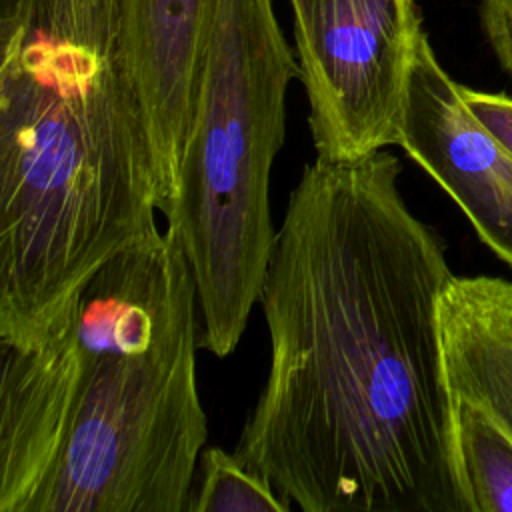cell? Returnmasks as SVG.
<instances>
[{"label":"cell","mask_w":512,"mask_h":512,"mask_svg":"<svg viewBox=\"0 0 512 512\" xmlns=\"http://www.w3.org/2000/svg\"><path fill=\"white\" fill-rule=\"evenodd\" d=\"M382 150L308 164L258 302L270 368L236 456L304 512H470L454 446L442 238Z\"/></svg>","instance_id":"6da1fadb"},{"label":"cell","mask_w":512,"mask_h":512,"mask_svg":"<svg viewBox=\"0 0 512 512\" xmlns=\"http://www.w3.org/2000/svg\"><path fill=\"white\" fill-rule=\"evenodd\" d=\"M196 280L172 230L90 272L2 344L0 512H182L208 422Z\"/></svg>","instance_id":"7a4b0ae2"},{"label":"cell","mask_w":512,"mask_h":512,"mask_svg":"<svg viewBox=\"0 0 512 512\" xmlns=\"http://www.w3.org/2000/svg\"><path fill=\"white\" fill-rule=\"evenodd\" d=\"M158 172L122 0H10L0 64V346L158 230Z\"/></svg>","instance_id":"3957f363"},{"label":"cell","mask_w":512,"mask_h":512,"mask_svg":"<svg viewBox=\"0 0 512 512\" xmlns=\"http://www.w3.org/2000/svg\"><path fill=\"white\" fill-rule=\"evenodd\" d=\"M296 76L274 0H216L178 194L164 218L196 280L200 348L218 358L240 342L268 268L270 172Z\"/></svg>","instance_id":"277c9868"},{"label":"cell","mask_w":512,"mask_h":512,"mask_svg":"<svg viewBox=\"0 0 512 512\" xmlns=\"http://www.w3.org/2000/svg\"><path fill=\"white\" fill-rule=\"evenodd\" d=\"M316 156L396 144L424 34L414 0H290Z\"/></svg>","instance_id":"5b68a950"},{"label":"cell","mask_w":512,"mask_h":512,"mask_svg":"<svg viewBox=\"0 0 512 512\" xmlns=\"http://www.w3.org/2000/svg\"><path fill=\"white\" fill-rule=\"evenodd\" d=\"M396 144L458 204L480 240L512 266V156L468 110L462 86L422 34Z\"/></svg>","instance_id":"8992f818"},{"label":"cell","mask_w":512,"mask_h":512,"mask_svg":"<svg viewBox=\"0 0 512 512\" xmlns=\"http://www.w3.org/2000/svg\"><path fill=\"white\" fill-rule=\"evenodd\" d=\"M214 12L216 0H122L124 44L150 124L164 216L178 194Z\"/></svg>","instance_id":"52a82bcc"},{"label":"cell","mask_w":512,"mask_h":512,"mask_svg":"<svg viewBox=\"0 0 512 512\" xmlns=\"http://www.w3.org/2000/svg\"><path fill=\"white\" fill-rule=\"evenodd\" d=\"M438 310L452 398L470 402L512 438V280L452 274Z\"/></svg>","instance_id":"ba28073f"},{"label":"cell","mask_w":512,"mask_h":512,"mask_svg":"<svg viewBox=\"0 0 512 512\" xmlns=\"http://www.w3.org/2000/svg\"><path fill=\"white\" fill-rule=\"evenodd\" d=\"M454 400V446L470 512H512V438L482 410Z\"/></svg>","instance_id":"9c48e42d"},{"label":"cell","mask_w":512,"mask_h":512,"mask_svg":"<svg viewBox=\"0 0 512 512\" xmlns=\"http://www.w3.org/2000/svg\"><path fill=\"white\" fill-rule=\"evenodd\" d=\"M190 512H288L292 504L236 452L204 448Z\"/></svg>","instance_id":"30bf717a"},{"label":"cell","mask_w":512,"mask_h":512,"mask_svg":"<svg viewBox=\"0 0 512 512\" xmlns=\"http://www.w3.org/2000/svg\"><path fill=\"white\" fill-rule=\"evenodd\" d=\"M462 96L472 116L512 156V98L462 86Z\"/></svg>","instance_id":"8fae6325"},{"label":"cell","mask_w":512,"mask_h":512,"mask_svg":"<svg viewBox=\"0 0 512 512\" xmlns=\"http://www.w3.org/2000/svg\"><path fill=\"white\" fill-rule=\"evenodd\" d=\"M482 24L498 62L512 76V0H482Z\"/></svg>","instance_id":"7c38bea8"}]
</instances>
